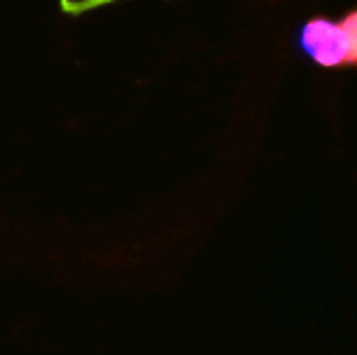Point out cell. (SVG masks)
<instances>
[{
	"instance_id": "cell-1",
	"label": "cell",
	"mask_w": 357,
	"mask_h": 355,
	"mask_svg": "<svg viewBox=\"0 0 357 355\" xmlns=\"http://www.w3.org/2000/svg\"><path fill=\"white\" fill-rule=\"evenodd\" d=\"M296 44L319 66H348V42H345L343 29L338 27V22L324 17V15H316L306 24H301Z\"/></svg>"
},
{
	"instance_id": "cell-2",
	"label": "cell",
	"mask_w": 357,
	"mask_h": 355,
	"mask_svg": "<svg viewBox=\"0 0 357 355\" xmlns=\"http://www.w3.org/2000/svg\"><path fill=\"white\" fill-rule=\"evenodd\" d=\"M338 27L343 29L345 42H348V66H357V8L350 10V13L340 20Z\"/></svg>"
}]
</instances>
